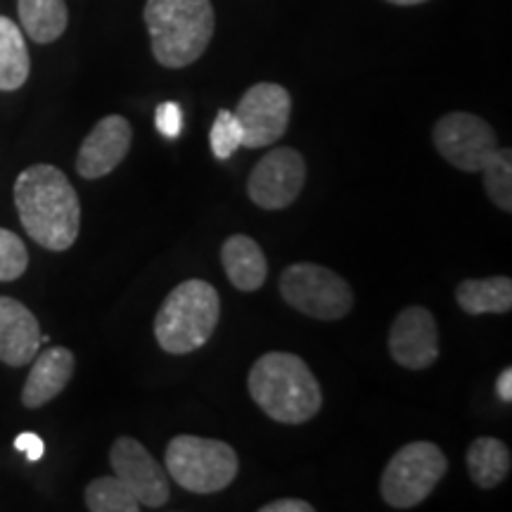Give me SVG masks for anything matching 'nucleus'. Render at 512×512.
<instances>
[{
  "mask_svg": "<svg viewBox=\"0 0 512 512\" xmlns=\"http://www.w3.org/2000/svg\"><path fill=\"white\" fill-rule=\"evenodd\" d=\"M434 147L448 164L465 174L482 171L496 152V131L482 117L470 112H451L434 126Z\"/></svg>",
  "mask_w": 512,
  "mask_h": 512,
  "instance_id": "nucleus-8",
  "label": "nucleus"
},
{
  "mask_svg": "<svg viewBox=\"0 0 512 512\" xmlns=\"http://www.w3.org/2000/svg\"><path fill=\"white\" fill-rule=\"evenodd\" d=\"M152 55L162 67H190L209 48L216 29L211 0H147L143 10Z\"/></svg>",
  "mask_w": 512,
  "mask_h": 512,
  "instance_id": "nucleus-3",
  "label": "nucleus"
},
{
  "mask_svg": "<svg viewBox=\"0 0 512 512\" xmlns=\"http://www.w3.org/2000/svg\"><path fill=\"white\" fill-rule=\"evenodd\" d=\"M15 448L19 453H24V456H27L29 463H38V460L43 458V453H46V444H43V439L34 432L19 434V437L15 439Z\"/></svg>",
  "mask_w": 512,
  "mask_h": 512,
  "instance_id": "nucleus-26",
  "label": "nucleus"
},
{
  "mask_svg": "<svg viewBox=\"0 0 512 512\" xmlns=\"http://www.w3.org/2000/svg\"><path fill=\"white\" fill-rule=\"evenodd\" d=\"M31 60L22 29L10 17L0 15V91L10 93L29 79Z\"/></svg>",
  "mask_w": 512,
  "mask_h": 512,
  "instance_id": "nucleus-20",
  "label": "nucleus"
},
{
  "mask_svg": "<svg viewBox=\"0 0 512 512\" xmlns=\"http://www.w3.org/2000/svg\"><path fill=\"white\" fill-rule=\"evenodd\" d=\"M280 294L294 311L316 320H339L354 309V292L342 275L318 264H292L280 275Z\"/></svg>",
  "mask_w": 512,
  "mask_h": 512,
  "instance_id": "nucleus-7",
  "label": "nucleus"
},
{
  "mask_svg": "<svg viewBox=\"0 0 512 512\" xmlns=\"http://www.w3.org/2000/svg\"><path fill=\"white\" fill-rule=\"evenodd\" d=\"M221 318V299L207 280L192 278L171 290L155 318L157 344L166 354L185 356L202 349Z\"/></svg>",
  "mask_w": 512,
  "mask_h": 512,
  "instance_id": "nucleus-4",
  "label": "nucleus"
},
{
  "mask_svg": "<svg viewBox=\"0 0 512 512\" xmlns=\"http://www.w3.org/2000/svg\"><path fill=\"white\" fill-rule=\"evenodd\" d=\"M166 475L190 494H216L228 489L238 477L240 463L233 446L219 439L181 434L166 446Z\"/></svg>",
  "mask_w": 512,
  "mask_h": 512,
  "instance_id": "nucleus-5",
  "label": "nucleus"
},
{
  "mask_svg": "<svg viewBox=\"0 0 512 512\" xmlns=\"http://www.w3.org/2000/svg\"><path fill=\"white\" fill-rule=\"evenodd\" d=\"M41 325L27 306L0 297V361L10 368L29 366L41 349Z\"/></svg>",
  "mask_w": 512,
  "mask_h": 512,
  "instance_id": "nucleus-14",
  "label": "nucleus"
},
{
  "mask_svg": "<svg viewBox=\"0 0 512 512\" xmlns=\"http://www.w3.org/2000/svg\"><path fill=\"white\" fill-rule=\"evenodd\" d=\"M131 140L133 128L124 117L110 114V117L100 119L81 143L79 157H76L79 176L86 181H98V178L112 174L126 159L128 150H131Z\"/></svg>",
  "mask_w": 512,
  "mask_h": 512,
  "instance_id": "nucleus-13",
  "label": "nucleus"
},
{
  "mask_svg": "<svg viewBox=\"0 0 512 512\" xmlns=\"http://www.w3.org/2000/svg\"><path fill=\"white\" fill-rule=\"evenodd\" d=\"M306 183V162L292 147H275L256 162L249 174L247 192L256 207L278 211L302 195Z\"/></svg>",
  "mask_w": 512,
  "mask_h": 512,
  "instance_id": "nucleus-10",
  "label": "nucleus"
},
{
  "mask_svg": "<svg viewBox=\"0 0 512 512\" xmlns=\"http://www.w3.org/2000/svg\"><path fill=\"white\" fill-rule=\"evenodd\" d=\"M389 354L408 370H427L439 358V325L425 306H408L389 330Z\"/></svg>",
  "mask_w": 512,
  "mask_h": 512,
  "instance_id": "nucleus-12",
  "label": "nucleus"
},
{
  "mask_svg": "<svg viewBox=\"0 0 512 512\" xmlns=\"http://www.w3.org/2000/svg\"><path fill=\"white\" fill-rule=\"evenodd\" d=\"M221 264L235 290L256 292L268 278V261L264 249L249 235H230L221 247Z\"/></svg>",
  "mask_w": 512,
  "mask_h": 512,
  "instance_id": "nucleus-16",
  "label": "nucleus"
},
{
  "mask_svg": "<svg viewBox=\"0 0 512 512\" xmlns=\"http://www.w3.org/2000/svg\"><path fill=\"white\" fill-rule=\"evenodd\" d=\"M110 463L114 477H119L131 489L140 508L157 510L169 501L171 484L166 467L159 465L138 439L119 437L114 441L110 448Z\"/></svg>",
  "mask_w": 512,
  "mask_h": 512,
  "instance_id": "nucleus-11",
  "label": "nucleus"
},
{
  "mask_svg": "<svg viewBox=\"0 0 512 512\" xmlns=\"http://www.w3.org/2000/svg\"><path fill=\"white\" fill-rule=\"evenodd\" d=\"M387 3L401 5V8H408V5H420V3H427V0H387Z\"/></svg>",
  "mask_w": 512,
  "mask_h": 512,
  "instance_id": "nucleus-29",
  "label": "nucleus"
},
{
  "mask_svg": "<svg viewBox=\"0 0 512 512\" xmlns=\"http://www.w3.org/2000/svg\"><path fill=\"white\" fill-rule=\"evenodd\" d=\"M456 302L470 316L482 313H508L512 309V280L508 275L496 278H467L458 285Z\"/></svg>",
  "mask_w": 512,
  "mask_h": 512,
  "instance_id": "nucleus-17",
  "label": "nucleus"
},
{
  "mask_svg": "<svg viewBox=\"0 0 512 512\" xmlns=\"http://www.w3.org/2000/svg\"><path fill=\"white\" fill-rule=\"evenodd\" d=\"M86 508L91 512H138L140 503L119 477H98L86 486Z\"/></svg>",
  "mask_w": 512,
  "mask_h": 512,
  "instance_id": "nucleus-21",
  "label": "nucleus"
},
{
  "mask_svg": "<svg viewBox=\"0 0 512 512\" xmlns=\"http://www.w3.org/2000/svg\"><path fill=\"white\" fill-rule=\"evenodd\" d=\"M29 266V252L24 240L12 230L0 228V283H12Z\"/></svg>",
  "mask_w": 512,
  "mask_h": 512,
  "instance_id": "nucleus-24",
  "label": "nucleus"
},
{
  "mask_svg": "<svg viewBox=\"0 0 512 512\" xmlns=\"http://www.w3.org/2000/svg\"><path fill=\"white\" fill-rule=\"evenodd\" d=\"M235 117L242 128V145L266 147L285 136L292 117V95L278 83H256L238 102Z\"/></svg>",
  "mask_w": 512,
  "mask_h": 512,
  "instance_id": "nucleus-9",
  "label": "nucleus"
},
{
  "mask_svg": "<svg viewBox=\"0 0 512 512\" xmlns=\"http://www.w3.org/2000/svg\"><path fill=\"white\" fill-rule=\"evenodd\" d=\"M155 124L157 131L162 133L164 138L176 140L183 131V110L176 102H162L155 112Z\"/></svg>",
  "mask_w": 512,
  "mask_h": 512,
  "instance_id": "nucleus-25",
  "label": "nucleus"
},
{
  "mask_svg": "<svg viewBox=\"0 0 512 512\" xmlns=\"http://www.w3.org/2000/svg\"><path fill=\"white\" fill-rule=\"evenodd\" d=\"M74 368L76 358L64 347H50L48 351L36 354L34 366H31L22 389L24 408H41L57 399L72 380Z\"/></svg>",
  "mask_w": 512,
  "mask_h": 512,
  "instance_id": "nucleus-15",
  "label": "nucleus"
},
{
  "mask_svg": "<svg viewBox=\"0 0 512 512\" xmlns=\"http://www.w3.org/2000/svg\"><path fill=\"white\" fill-rule=\"evenodd\" d=\"M209 143L214 157L223 159V162L238 152V147L242 145V128L238 117H235V112L219 110L214 119V126H211L209 131Z\"/></svg>",
  "mask_w": 512,
  "mask_h": 512,
  "instance_id": "nucleus-23",
  "label": "nucleus"
},
{
  "mask_svg": "<svg viewBox=\"0 0 512 512\" xmlns=\"http://www.w3.org/2000/svg\"><path fill=\"white\" fill-rule=\"evenodd\" d=\"M496 392L501 396V401L510 403L512 401V368H505L496 380Z\"/></svg>",
  "mask_w": 512,
  "mask_h": 512,
  "instance_id": "nucleus-28",
  "label": "nucleus"
},
{
  "mask_svg": "<svg viewBox=\"0 0 512 512\" xmlns=\"http://www.w3.org/2000/svg\"><path fill=\"white\" fill-rule=\"evenodd\" d=\"M484 190L498 209L512 211V150L496 147V152L482 166Z\"/></svg>",
  "mask_w": 512,
  "mask_h": 512,
  "instance_id": "nucleus-22",
  "label": "nucleus"
},
{
  "mask_svg": "<svg viewBox=\"0 0 512 512\" xmlns=\"http://www.w3.org/2000/svg\"><path fill=\"white\" fill-rule=\"evenodd\" d=\"M19 22L31 41L46 43L57 41L69 24V12L64 0H19Z\"/></svg>",
  "mask_w": 512,
  "mask_h": 512,
  "instance_id": "nucleus-19",
  "label": "nucleus"
},
{
  "mask_svg": "<svg viewBox=\"0 0 512 512\" xmlns=\"http://www.w3.org/2000/svg\"><path fill=\"white\" fill-rule=\"evenodd\" d=\"M448 470L444 451L432 441L401 446L384 467L380 479L382 501L394 510H408L427 501Z\"/></svg>",
  "mask_w": 512,
  "mask_h": 512,
  "instance_id": "nucleus-6",
  "label": "nucleus"
},
{
  "mask_svg": "<svg viewBox=\"0 0 512 512\" xmlns=\"http://www.w3.org/2000/svg\"><path fill=\"white\" fill-rule=\"evenodd\" d=\"M510 448L496 437H479L467 448V472L479 489H494L510 475Z\"/></svg>",
  "mask_w": 512,
  "mask_h": 512,
  "instance_id": "nucleus-18",
  "label": "nucleus"
},
{
  "mask_svg": "<svg viewBox=\"0 0 512 512\" xmlns=\"http://www.w3.org/2000/svg\"><path fill=\"white\" fill-rule=\"evenodd\" d=\"M249 396L280 425H304L323 406V392L304 358L268 351L249 370Z\"/></svg>",
  "mask_w": 512,
  "mask_h": 512,
  "instance_id": "nucleus-2",
  "label": "nucleus"
},
{
  "mask_svg": "<svg viewBox=\"0 0 512 512\" xmlns=\"http://www.w3.org/2000/svg\"><path fill=\"white\" fill-rule=\"evenodd\" d=\"M261 512H313V505L302 501V498H280V501H271L261 505Z\"/></svg>",
  "mask_w": 512,
  "mask_h": 512,
  "instance_id": "nucleus-27",
  "label": "nucleus"
},
{
  "mask_svg": "<svg viewBox=\"0 0 512 512\" xmlns=\"http://www.w3.org/2000/svg\"><path fill=\"white\" fill-rule=\"evenodd\" d=\"M15 207L29 238L50 252H67L79 238V195L53 164H34L17 176Z\"/></svg>",
  "mask_w": 512,
  "mask_h": 512,
  "instance_id": "nucleus-1",
  "label": "nucleus"
}]
</instances>
